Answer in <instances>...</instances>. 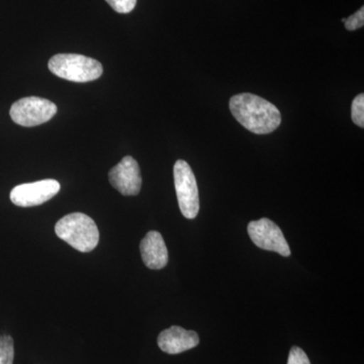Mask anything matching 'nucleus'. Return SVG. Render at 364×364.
I'll return each instance as SVG.
<instances>
[{"instance_id":"nucleus-3","label":"nucleus","mask_w":364,"mask_h":364,"mask_svg":"<svg viewBox=\"0 0 364 364\" xmlns=\"http://www.w3.org/2000/svg\"><path fill=\"white\" fill-rule=\"evenodd\" d=\"M49 70L72 82H90L102 75L104 67L97 60L78 54H57L50 59Z\"/></svg>"},{"instance_id":"nucleus-1","label":"nucleus","mask_w":364,"mask_h":364,"mask_svg":"<svg viewBox=\"0 0 364 364\" xmlns=\"http://www.w3.org/2000/svg\"><path fill=\"white\" fill-rule=\"evenodd\" d=\"M230 109L235 119L248 131L265 135L282 124L279 109L264 98L252 93H240L230 100Z\"/></svg>"},{"instance_id":"nucleus-5","label":"nucleus","mask_w":364,"mask_h":364,"mask_svg":"<svg viewBox=\"0 0 364 364\" xmlns=\"http://www.w3.org/2000/svg\"><path fill=\"white\" fill-rule=\"evenodd\" d=\"M57 114V105L51 100L38 97H23L11 107V119L23 127L47 123Z\"/></svg>"},{"instance_id":"nucleus-8","label":"nucleus","mask_w":364,"mask_h":364,"mask_svg":"<svg viewBox=\"0 0 364 364\" xmlns=\"http://www.w3.org/2000/svg\"><path fill=\"white\" fill-rule=\"evenodd\" d=\"M109 181L112 188L121 195L136 196L142 186V176L138 162L132 156H126L109 173Z\"/></svg>"},{"instance_id":"nucleus-11","label":"nucleus","mask_w":364,"mask_h":364,"mask_svg":"<svg viewBox=\"0 0 364 364\" xmlns=\"http://www.w3.org/2000/svg\"><path fill=\"white\" fill-rule=\"evenodd\" d=\"M14 358V343L13 337L2 335L0 337V364H13Z\"/></svg>"},{"instance_id":"nucleus-6","label":"nucleus","mask_w":364,"mask_h":364,"mask_svg":"<svg viewBox=\"0 0 364 364\" xmlns=\"http://www.w3.org/2000/svg\"><path fill=\"white\" fill-rule=\"evenodd\" d=\"M248 234L257 247L273 251L284 257L291 255V248L280 228L267 218L252 221L248 225Z\"/></svg>"},{"instance_id":"nucleus-4","label":"nucleus","mask_w":364,"mask_h":364,"mask_svg":"<svg viewBox=\"0 0 364 364\" xmlns=\"http://www.w3.org/2000/svg\"><path fill=\"white\" fill-rule=\"evenodd\" d=\"M174 186L181 214L186 219H195L200 212V196L193 169L184 160H178L173 168Z\"/></svg>"},{"instance_id":"nucleus-13","label":"nucleus","mask_w":364,"mask_h":364,"mask_svg":"<svg viewBox=\"0 0 364 364\" xmlns=\"http://www.w3.org/2000/svg\"><path fill=\"white\" fill-rule=\"evenodd\" d=\"M105 1L119 14L131 13L136 4V0H105Z\"/></svg>"},{"instance_id":"nucleus-10","label":"nucleus","mask_w":364,"mask_h":364,"mask_svg":"<svg viewBox=\"0 0 364 364\" xmlns=\"http://www.w3.org/2000/svg\"><path fill=\"white\" fill-rule=\"evenodd\" d=\"M143 262L150 269H162L168 263V250L159 232L150 231L140 244Z\"/></svg>"},{"instance_id":"nucleus-12","label":"nucleus","mask_w":364,"mask_h":364,"mask_svg":"<svg viewBox=\"0 0 364 364\" xmlns=\"http://www.w3.org/2000/svg\"><path fill=\"white\" fill-rule=\"evenodd\" d=\"M351 119L356 126L364 128V95L360 93L354 98L351 105Z\"/></svg>"},{"instance_id":"nucleus-2","label":"nucleus","mask_w":364,"mask_h":364,"mask_svg":"<svg viewBox=\"0 0 364 364\" xmlns=\"http://www.w3.org/2000/svg\"><path fill=\"white\" fill-rule=\"evenodd\" d=\"M55 232L60 239L80 252H90L100 241L97 224L82 213H72L60 219Z\"/></svg>"},{"instance_id":"nucleus-9","label":"nucleus","mask_w":364,"mask_h":364,"mask_svg":"<svg viewBox=\"0 0 364 364\" xmlns=\"http://www.w3.org/2000/svg\"><path fill=\"white\" fill-rule=\"evenodd\" d=\"M157 343L165 353L179 354L198 346L200 337L195 331L186 330L179 326H172L160 333Z\"/></svg>"},{"instance_id":"nucleus-14","label":"nucleus","mask_w":364,"mask_h":364,"mask_svg":"<svg viewBox=\"0 0 364 364\" xmlns=\"http://www.w3.org/2000/svg\"><path fill=\"white\" fill-rule=\"evenodd\" d=\"M345 28L348 31H355L364 26V7L352 14L348 18H345Z\"/></svg>"},{"instance_id":"nucleus-7","label":"nucleus","mask_w":364,"mask_h":364,"mask_svg":"<svg viewBox=\"0 0 364 364\" xmlns=\"http://www.w3.org/2000/svg\"><path fill=\"white\" fill-rule=\"evenodd\" d=\"M60 188L61 186L59 182L55 179H44L32 183L16 186L11 191L9 198L14 205L18 207H36L54 198L59 193Z\"/></svg>"},{"instance_id":"nucleus-15","label":"nucleus","mask_w":364,"mask_h":364,"mask_svg":"<svg viewBox=\"0 0 364 364\" xmlns=\"http://www.w3.org/2000/svg\"><path fill=\"white\" fill-rule=\"evenodd\" d=\"M287 364H311L306 352L298 346H294L289 351Z\"/></svg>"}]
</instances>
